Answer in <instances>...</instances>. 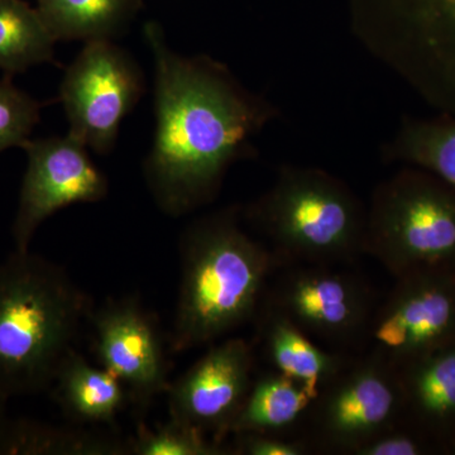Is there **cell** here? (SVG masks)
<instances>
[{
	"mask_svg": "<svg viewBox=\"0 0 455 455\" xmlns=\"http://www.w3.org/2000/svg\"><path fill=\"white\" fill-rule=\"evenodd\" d=\"M317 395L307 386L269 371L253 379L243 405L230 425L229 435L243 433L289 435L304 423Z\"/></svg>",
	"mask_w": 455,
	"mask_h": 455,
	"instance_id": "obj_17",
	"label": "cell"
},
{
	"mask_svg": "<svg viewBox=\"0 0 455 455\" xmlns=\"http://www.w3.org/2000/svg\"><path fill=\"white\" fill-rule=\"evenodd\" d=\"M41 103L14 85L12 76L0 79V154L23 146L41 119Z\"/></svg>",
	"mask_w": 455,
	"mask_h": 455,
	"instance_id": "obj_23",
	"label": "cell"
},
{
	"mask_svg": "<svg viewBox=\"0 0 455 455\" xmlns=\"http://www.w3.org/2000/svg\"><path fill=\"white\" fill-rule=\"evenodd\" d=\"M425 453L424 440L405 429L403 424L382 433L355 451L353 455H420Z\"/></svg>",
	"mask_w": 455,
	"mask_h": 455,
	"instance_id": "obj_25",
	"label": "cell"
},
{
	"mask_svg": "<svg viewBox=\"0 0 455 455\" xmlns=\"http://www.w3.org/2000/svg\"><path fill=\"white\" fill-rule=\"evenodd\" d=\"M22 148L27 167L12 235L16 251L25 252L44 221L74 204L101 202L109 184L88 147L71 134L29 140Z\"/></svg>",
	"mask_w": 455,
	"mask_h": 455,
	"instance_id": "obj_11",
	"label": "cell"
},
{
	"mask_svg": "<svg viewBox=\"0 0 455 455\" xmlns=\"http://www.w3.org/2000/svg\"><path fill=\"white\" fill-rule=\"evenodd\" d=\"M383 160L420 167L455 190V116L405 119L382 148Z\"/></svg>",
	"mask_w": 455,
	"mask_h": 455,
	"instance_id": "obj_19",
	"label": "cell"
},
{
	"mask_svg": "<svg viewBox=\"0 0 455 455\" xmlns=\"http://www.w3.org/2000/svg\"><path fill=\"white\" fill-rule=\"evenodd\" d=\"M5 405H7V401L0 397V438H2L3 433L7 429L9 421H11V419L8 418L7 407Z\"/></svg>",
	"mask_w": 455,
	"mask_h": 455,
	"instance_id": "obj_26",
	"label": "cell"
},
{
	"mask_svg": "<svg viewBox=\"0 0 455 455\" xmlns=\"http://www.w3.org/2000/svg\"><path fill=\"white\" fill-rule=\"evenodd\" d=\"M173 352H187L232 333L259 315L269 281L281 267L260 239L242 227L229 206L199 218L181 238Z\"/></svg>",
	"mask_w": 455,
	"mask_h": 455,
	"instance_id": "obj_2",
	"label": "cell"
},
{
	"mask_svg": "<svg viewBox=\"0 0 455 455\" xmlns=\"http://www.w3.org/2000/svg\"><path fill=\"white\" fill-rule=\"evenodd\" d=\"M56 40L36 7L0 0V70L13 76L55 60Z\"/></svg>",
	"mask_w": 455,
	"mask_h": 455,
	"instance_id": "obj_20",
	"label": "cell"
},
{
	"mask_svg": "<svg viewBox=\"0 0 455 455\" xmlns=\"http://www.w3.org/2000/svg\"><path fill=\"white\" fill-rule=\"evenodd\" d=\"M283 266H352L363 256L367 208L337 176L284 164L242 212Z\"/></svg>",
	"mask_w": 455,
	"mask_h": 455,
	"instance_id": "obj_4",
	"label": "cell"
},
{
	"mask_svg": "<svg viewBox=\"0 0 455 455\" xmlns=\"http://www.w3.org/2000/svg\"><path fill=\"white\" fill-rule=\"evenodd\" d=\"M92 314L64 268L14 251L0 265V397L49 390Z\"/></svg>",
	"mask_w": 455,
	"mask_h": 455,
	"instance_id": "obj_3",
	"label": "cell"
},
{
	"mask_svg": "<svg viewBox=\"0 0 455 455\" xmlns=\"http://www.w3.org/2000/svg\"><path fill=\"white\" fill-rule=\"evenodd\" d=\"M256 320L260 349L272 371L302 383L317 396L353 357L325 348L275 311L260 307Z\"/></svg>",
	"mask_w": 455,
	"mask_h": 455,
	"instance_id": "obj_14",
	"label": "cell"
},
{
	"mask_svg": "<svg viewBox=\"0 0 455 455\" xmlns=\"http://www.w3.org/2000/svg\"><path fill=\"white\" fill-rule=\"evenodd\" d=\"M455 341V274L431 272L396 278L379 302L364 353L395 371Z\"/></svg>",
	"mask_w": 455,
	"mask_h": 455,
	"instance_id": "obj_10",
	"label": "cell"
},
{
	"mask_svg": "<svg viewBox=\"0 0 455 455\" xmlns=\"http://www.w3.org/2000/svg\"><path fill=\"white\" fill-rule=\"evenodd\" d=\"M145 92V75L127 50L113 41L86 42L60 84L68 134L95 154L109 155Z\"/></svg>",
	"mask_w": 455,
	"mask_h": 455,
	"instance_id": "obj_9",
	"label": "cell"
},
{
	"mask_svg": "<svg viewBox=\"0 0 455 455\" xmlns=\"http://www.w3.org/2000/svg\"><path fill=\"white\" fill-rule=\"evenodd\" d=\"M233 453L242 455H307L314 451L305 436L275 434H235Z\"/></svg>",
	"mask_w": 455,
	"mask_h": 455,
	"instance_id": "obj_24",
	"label": "cell"
},
{
	"mask_svg": "<svg viewBox=\"0 0 455 455\" xmlns=\"http://www.w3.org/2000/svg\"><path fill=\"white\" fill-rule=\"evenodd\" d=\"M254 349L243 338L212 346L169 387L170 418L223 443L254 379Z\"/></svg>",
	"mask_w": 455,
	"mask_h": 455,
	"instance_id": "obj_13",
	"label": "cell"
},
{
	"mask_svg": "<svg viewBox=\"0 0 455 455\" xmlns=\"http://www.w3.org/2000/svg\"><path fill=\"white\" fill-rule=\"evenodd\" d=\"M44 25L59 41H114L127 31L143 0H36Z\"/></svg>",
	"mask_w": 455,
	"mask_h": 455,
	"instance_id": "obj_18",
	"label": "cell"
},
{
	"mask_svg": "<svg viewBox=\"0 0 455 455\" xmlns=\"http://www.w3.org/2000/svg\"><path fill=\"white\" fill-rule=\"evenodd\" d=\"M364 254L396 278L455 274V190L430 172L401 170L377 185L367 208Z\"/></svg>",
	"mask_w": 455,
	"mask_h": 455,
	"instance_id": "obj_6",
	"label": "cell"
},
{
	"mask_svg": "<svg viewBox=\"0 0 455 455\" xmlns=\"http://www.w3.org/2000/svg\"><path fill=\"white\" fill-rule=\"evenodd\" d=\"M353 33L442 114L455 116V0H349Z\"/></svg>",
	"mask_w": 455,
	"mask_h": 455,
	"instance_id": "obj_5",
	"label": "cell"
},
{
	"mask_svg": "<svg viewBox=\"0 0 455 455\" xmlns=\"http://www.w3.org/2000/svg\"><path fill=\"white\" fill-rule=\"evenodd\" d=\"M226 451L203 431L175 419L155 429L140 425L131 442V451L137 455H220Z\"/></svg>",
	"mask_w": 455,
	"mask_h": 455,
	"instance_id": "obj_22",
	"label": "cell"
},
{
	"mask_svg": "<svg viewBox=\"0 0 455 455\" xmlns=\"http://www.w3.org/2000/svg\"><path fill=\"white\" fill-rule=\"evenodd\" d=\"M145 37L155 61L156 128L143 175L158 208L178 218L217 197L228 170L252 157L254 137L278 113L221 62L175 52L158 23L147 22Z\"/></svg>",
	"mask_w": 455,
	"mask_h": 455,
	"instance_id": "obj_1",
	"label": "cell"
},
{
	"mask_svg": "<svg viewBox=\"0 0 455 455\" xmlns=\"http://www.w3.org/2000/svg\"><path fill=\"white\" fill-rule=\"evenodd\" d=\"M51 387L65 415L84 424H113L130 397L112 372L92 366L75 349L66 355Z\"/></svg>",
	"mask_w": 455,
	"mask_h": 455,
	"instance_id": "obj_16",
	"label": "cell"
},
{
	"mask_svg": "<svg viewBox=\"0 0 455 455\" xmlns=\"http://www.w3.org/2000/svg\"><path fill=\"white\" fill-rule=\"evenodd\" d=\"M94 349L101 367L125 386L139 407L169 391V363L157 320L139 299L107 301L92 310Z\"/></svg>",
	"mask_w": 455,
	"mask_h": 455,
	"instance_id": "obj_12",
	"label": "cell"
},
{
	"mask_svg": "<svg viewBox=\"0 0 455 455\" xmlns=\"http://www.w3.org/2000/svg\"><path fill=\"white\" fill-rule=\"evenodd\" d=\"M121 447L92 436L73 435L28 420H11L0 438V454H114Z\"/></svg>",
	"mask_w": 455,
	"mask_h": 455,
	"instance_id": "obj_21",
	"label": "cell"
},
{
	"mask_svg": "<svg viewBox=\"0 0 455 455\" xmlns=\"http://www.w3.org/2000/svg\"><path fill=\"white\" fill-rule=\"evenodd\" d=\"M405 419L396 371L376 355L362 353L353 355L314 401L305 438L314 451L353 455Z\"/></svg>",
	"mask_w": 455,
	"mask_h": 455,
	"instance_id": "obj_8",
	"label": "cell"
},
{
	"mask_svg": "<svg viewBox=\"0 0 455 455\" xmlns=\"http://www.w3.org/2000/svg\"><path fill=\"white\" fill-rule=\"evenodd\" d=\"M347 266L289 265L275 272L262 307L293 323L325 348L355 355L366 347L376 292Z\"/></svg>",
	"mask_w": 455,
	"mask_h": 455,
	"instance_id": "obj_7",
	"label": "cell"
},
{
	"mask_svg": "<svg viewBox=\"0 0 455 455\" xmlns=\"http://www.w3.org/2000/svg\"><path fill=\"white\" fill-rule=\"evenodd\" d=\"M453 453L455 454V440L453 442Z\"/></svg>",
	"mask_w": 455,
	"mask_h": 455,
	"instance_id": "obj_27",
	"label": "cell"
},
{
	"mask_svg": "<svg viewBox=\"0 0 455 455\" xmlns=\"http://www.w3.org/2000/svg\"><path fill=\"white\" fill-rule=\"evenodd\" d=\"M405 418L433 433L455 427V341L396 371Z\"/></svg>",
	"mask_w": 455,
	"mask_h": 455,
	"instance_id": "obj_15",
	"label": "cell"
}]
</instances>
